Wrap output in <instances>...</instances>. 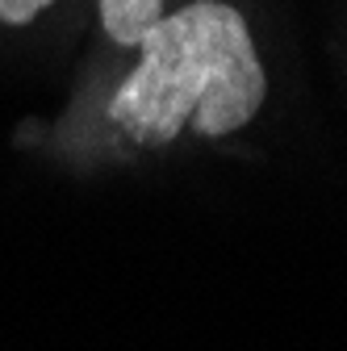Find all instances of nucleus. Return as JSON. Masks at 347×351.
<instances>
[{
	"mask_svg": "<svg viewBox=\"0 0 347 351\" xmlns=\"http://www.w3.org/2000/svg\"><path fill=\"white\" fill-rule=\"evenodd\" d=\"M55 0H0V21L5 25H25L38 13H47Z\"/></svg>",
	"mask_w": 347,
	"mask_h": 351,
	"instance_id": "7ed1b4c3",
	"label": "nucleus"
},
{
	"mask_svg": "<svg viewBox=\"0 0 347 351\" xmlns=\"http://www.w3.org/2000/svg\"><path fill=\"white\" fill-rule=\"evenodd\" d=\"M268 75L251 25L222 0H189L139 42V67L109 101V121L139 147H167L184 130L226 138L264 109Z\"/></svg>",
	"mask_w": 347,
	"mask_h": 351,
	"instance_id": "f257e3e1",
	"label": "nucleus"
},
{
	"mask_svg": "<svg viewBox=\"0 0 347 351\" xmlns=\"http://www.w3.org/2000/svg\"><path fill=\"white\" fill-rule=\"evenodd\" d=\"M163 5L167 0H97V13L117 47H139L147 29L163 17Z\"/></svg>",
	"mask_w": 347,
	"mask_h": 351,
	"instance_id": "f03ea898",
	"label": "nucleus"
}]
</instances>
